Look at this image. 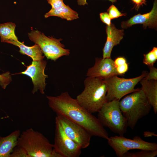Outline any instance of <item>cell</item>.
Listing matches in <instances>:
<instances>
[{"label": "cell", "mask_w": 157, "mask_h": 157, "mask_svg": "<svg viewBox=\"0 0 157 157\" xmlns=\"http://www.w3.org/2000/svg\"><path fill=\"white\" fill-rule=\"evenodd\" d=\"M143 63L148 66H154L157 60V48L154 47L151 51L144 55Z\"/></svg>", "instance_id": "obj_21"}, {"label": "cell", "mask_w": 157, "mask_h": 157, "mask_svg": "<svg viewBox=\"0 0 157 157\" xmlns=\"http://www.w3.org/2000/svg\"><path fill=\"white\" fill-rule=\"evenodd\" d=\"M128 65L127 63L116 67L117 73L119 76H123L128 70Z\"/></svg>", "instance_id": "obj_28"}, {"label": "cell", "mask_w": 157, "mask_h": 157, "mask_svg": "<svg viewBox=\"0 0 157 157\" xmlns=\"http://www.w3.org/2000/svg\"><path fill=\"white\" fill-rule=\"evenodd\" d=\"M10 157H29L26 151L22 148L16 146L13 149Z\"/></svg>", "instance_id": "obj_24"}, {"label": "cell", "mask_w": 157, "mask_h": 157, "mask_svg": "<svg viewBox=\"0 0 157 157\" xmlns=\"http://www.w3.org/2000/svg\"><path fill=\"white\" fill-rule=\"evenodd\" d=\"M107 140L108 144L118 157H123L125 153L132 149L157 150L156 143L145 141L137 136L132 139L126 138L123 135L115 136L109 137Z\"/></svg>", "instance_id": "obj_8"}, {"label": "cell", "mask_w": 157, "mask_h": 157, "mask_svg": "<svg viewBox=\"0 0 157 157\" xmlns=\"http://www.w3.org/2000/svg\"><path fill=\"white\" fill-rule=\"evenodd\" d=\"M123 29H118L113 23L106 27L107 35L106 42L103 49V58H111L113 47L119 44L124 35Z\"/></svg>", "instance_id": "obj_14"}, {"label": "cell", "mask_w": 157, "mask_h": 157, "mask_svg": "<svg viewBox=\"0 0 157 157\" xmlns=\"http://www.w3.org/2000/svg\"><path fill=\"white\" fill-rule=\"evenodd\" d=\"M157 155V150L150 151L142 150L135 153H125L123 157H154Z\"/></svg>", "instance_id": "obj_20"}, {"label": "cell", "mask_w": 157, "mask_h": 157, "mask_svg": "<svg viewBox=\"0 0 157 157\" xmlns=\"http://www.w3.org/2000/svg\"><path fill=\"white\" fill-rule=\"evenodd\" d=\"M109 0L112 3L115 2L117 1V0ZM78 4L79 6H84L85 5H88L87 2V0H77Z\"/></svg>", "instance_id": "obj_31"}, {"label": "cell", "mask_w": 157, "mask_h": 157, "mask_svg": "<svg viewBox=\"0 0 157 157\" xmlns=\"http://www.w3.org/2000/svg\"><path fill=\"white\" fill-rule=\"evenodd\" d=\"M135 4V9L138 10L140 7L143 4H146V0H132Z\"/></svg>", "instance_id": "obj_30"}, {"label": "cell", "mask_w": 157, "mask_h": 157, "mask_svg": "<svg viewBox=\"0 0 157 157\" xmlns=\"http://www.w3.org/2000/svg\"><path fill=\"white\" fill-rule=\"evenodd\" d=\"M11 81V77L9 72L0 74V85L3 88L6 89Z\"/></svg>", "instance_id": "obj_22"}, {"label": "cell", "mask_w": 157, "mask_h": 157, "mask_svg": "<svg viewBox=\"0 0 157 157\" xmlns=\"http://www.w3.org/2000/svg\"><path fill=\"white\" fill-rule=\"evenodd\" d=\"M111 19L117 18L122 16H126V13H122L120 12L114 5H111L107 10Z\"/></svg>", "instance_id": "obj_23"}, {"label": "cell", "mask_w": 157, "mask_h": 157, "mask_svg": "<svg viewBox=\"0 0 157 157\" xmlns=\"http://www.w3.org/2000/svg\"><path fill=\"white\" fill-rule=\"evenodd\" d=\"M53 16H57L67 21H72L79 18L78 13L65 4L58 8H51L44 15L46 18Z\"/></svg>", "instance_id": "obj_18"}, {"label": "cell", "mask_w": 157, "mask_h": 157, "mask_svg": "<svg viewBox=\"0 0 157 157\" xmlns=\"http://www.w3.org/2000/svg\"><path fill=\"white\" fill-rule=\"evenodd\" d=\"M49 107L57 115L64 116L85 129L91 135L107 140L108 134L98 118L81 106L67 92L47 96Z\"/></svg>", "instance_id": "obj_1"}, {"label": "cell", "mask_w": 157, "mask_h": 157, "mask_svg": "<svg viewBox=\"0 0 157 157\" xmlns=\"http://www.w3.org/2000/svg\"><path fill=\"white\" fill-rule=\"evenodd\" d=\"M47 62L43 59L38 61H32L31 64L27 67L24 71L18 74L26 75L32 79L33 85L32 93L34 94L39 90L42 94L44 93L46 84V79L48 76L44 73V70L47 65Z\"/></svg>", "instance_id": "obj_11"}, {"label": "cell", "mask_w": 157, "mask_h": 157, "mask_svg": "<svg viewBox=\"0 0 157 157\" xmlns=\"http://www.w3.org/2000/svg\"><path fill=\"white\" fill-rule=\"evenodd\" d=\"M48 3L51 6L52 9L61 7L65 4L63 0H47Z\"/></svg>", "instance_id": "obj_26"}, {"label": "cell", "mask_w": 157, "mask_h": 157, "mask_svg": "<svg viewBox=\"0 0 157 157\" xmlns=\"http://www.w3.org/2000/svg\"><path fill=\"white\" fill-rule=\"evenodd\" d=\"M28 34L31 40L40 46L48 59L55 61L62 56L70 54V50L65 49V45L61 43V38L47 37L37 30L31 31Z\"/></svg>", "instance_id": "obj_6"}, {"label": "cell", "mask_w": 157, "mask_h": 157, "mask_svg": "<svg viewBox=\"0 0 157 157\" xmlns=\"http://www.w3.org/2000/svg\"><path fill=\"white\" fill-rule=\"evenodd\" d=\"M119 100L106 102L98 112V118L104 127L114 133L123 135L128 127L127 121L120 110Z\"/></svg>", "instance_id": "obj_5"}, {"label": "cell", "mask_w": 157, "mask_h": 157, "mask_svg": "<svg viewBox=\"0 0 157 157\" xmlns=\"http://www.w3.org/2000/svg\"><path fill=\"white\" fill-rule=\"evenodd\" d=\"M138 24H143L144 29L147 27L156 28L157 26V1L155 0L153 8L150 12L144 14H139L131 17L129 20L122 22L121 27L126 29L133 25Z\"/></svg>", "instance_id": "obj_13"}, {"label": "cell", "mask_w": 157, "mask_h": 157, "mask_svg": "<svg viewBox=\"0 0 157 157\" xmlns=\"http://www.w3.org/2000/svg\"><path fill=\"white\" fill-rule=\"evenodd\" d=\"M55 118L59 122L66 135L81 149L89 146L92 136L85 129L62 116L57 115Z\"/></svg>", "instance_id": "obj_10"}, {"label": "cell", "mask_w": 157, "mask_h": 157, "mask_svg": "<svg viewBox=\"0 0 157 157\" xmlns=\"http://www.w3.org/2000/svg\"><path fill=\"white\" fill-rule=\"evenodd\" d=\"M99 15L101 20L107 26H109L110 25L111 19L107 13H101Z\"/></svg>", "instance_id": "obj_27"}, {"label": "cell", "mask_w": 157, "mask_h": 157, "mask_svg": "<svg viewBox=\"0 0 157 157\" xmlns=\"http://www.w3.org/2000/svg\"><path fill=\"white\" fill-rule=\"evenodd\" d=\"M16 25L12 22L0 24V37L2 42L8 43L13 40L18 41L15 33Z\"/></svg>", "instance_id": "obj_19"}, {"label": "cell", "mask_w": 157, "mask_h": 157, "mask_svg": "<svg viewBox=\"0 0 157 157\" xmlns=\"http://www.w3.org/2000/svg\"><path fill=\"white\" fill-rule=\"evenodd\" d=\"M119 105L128 126L132 129L140 119L149 113L152 108L140 88L119 100Z\"/></svg>", "instance_id": "obj_3"}, {"label": "cell", "mask_w": 157, "mask_h": 157, "mask_svg": "<svg viewBox=\"0 0 157 157\" xmlns=\"http://www.w3.org/2000/svg\"><path fill=\"white\" fill-rule=\"evenodd\" d=\"M148 67L149 69V72L144 78L148 80H157V69L154 66Z\"/></svg>", "instance_id": "obj_25"}, {"label": "cell", "mask_w": 157, "mask_h": 157, "mask_svg": "<svg viewBox=\"0 0 157 157\" xmlns=\"http://www.w3.org/2000/svg\"><path fill=\"white\" fill-rule=\"evenodd\" d=\"M17 146L23 148L29 157H61L54 150L53 144L41 133L32 128L20 134Z\"/></svg>", "instance_id": "obj_4"}, {"label": "cell", "mask_w": 157, "mask_h": 157, "mask_svg": "<svg viewBox=\"0 0 157 157\" xmlns=\"http://www.w3.org/2000/svg\"><path fill=\"white\" fill-rule=\"evenodd\" d=\"M8 43L18 47L20 53L30 57L33 61L40 60L44 58L40 48L38 44H35L32 46L28 47L25 45L23 42L14 40L10 41Z\"/></svg>", "instance_id": "obj_17"}, {"label": "cell", "mask_w": 157, "mask_h": 157, "mask_svg": "<svg viewBox=\"0 0 157 157\" xmlns=\"http://www.w3.org/2000/svg\"><path fill=\"white\" fill-rule=\"evenodd\" d=\"M143 91L153 108L155 114L157 112V80H147L144 78L139 82Z\"/></svg>", "instance_id": "obj_16"}, {"label": "cell", "mask_w": 157, "mask_h": 157, "mask_svg": "<svg viewBox=\"0 0 157 157\" xmlns=\"http://www.w3.org/2000/svg\"><path fill=\"white\" fill-rule=\"evenodd\" d=\"M148 74L147 71H144L140 75L134 78H120L115 75L104 80L107 87V102L120 100L124 96L139 90L140 88L135 89V85Z\"/></svg>", "instance_id": "obj_7"}, {"label": "cell", "mask_w": 157, "mask_h": 157, "mask_svg": "<svg viewBox=\"0 0 157 157\" xmlns=\"http://www.w3.org/2000/svg\"><path fill=\"white\" fill-rule=\"evenodd\" d=\"M84 88L76 100L90 113L98 112L107 102V87L104 80L87 77L84 81Z\"/></svg>", "instance_id": "obj_2"}, {"label": "cell", "mask_w": 157, "mask_h": 157, "mask_svg": "<svg viewBox=\"0 0 157 157\" xmlns=\"http://www.w3.org/2000/svg\"><path fill=\"white\" fill-rule=\"evenodd\" d=\"M115 75H119L117 71L114 60L111 58H96L94 65L88 69L86 73L87 77L104 80Z\"/></svg>", "instance_id": "obj_12"}, {"label": "cell", "mask_w": 157, "mask_h": 157, "mask_svg": "<svg viewBox=\"0 0 157 157\" xmlns=\"http://www.w3.org/2000/svg\"><path fill=\"white\" fill-rule=\"evenodd\" d=\"M20 134V130H17L6 137L0 136V157H10L13 149L17 146Z\"/></svg>", "instance_id": "obj_15"}, {"label": "cell", "mask_w": 157, "mask_h": 157, "mask_svg": "<svg viewBox=\"0 0 157 157\" xmlns=\"http://www.w3.org/2000/svg\"><path fill=\"white\" fill-rule=\"evenodd\" d=\"M116 67L118 66L122 65L126 63V59L123 57H118L114 61Z\"/></svg>", "instance_id": "obj_29"}, {"label": "cell", "mask_w": 157, "mask_h": 157, "mask_svg": "<svg viewBox=\"0 0 157 157\" xmlns=\"http://www.w3.org/2000/svg\"><path fill=\"white\" fill-rule=\"evenodd\" d=\"M53 145L54 150L61 157H78L81 153L82 149L66 135L56 118Z\"/></svg>", "instance_id": "obj_9"}]
</instances>
